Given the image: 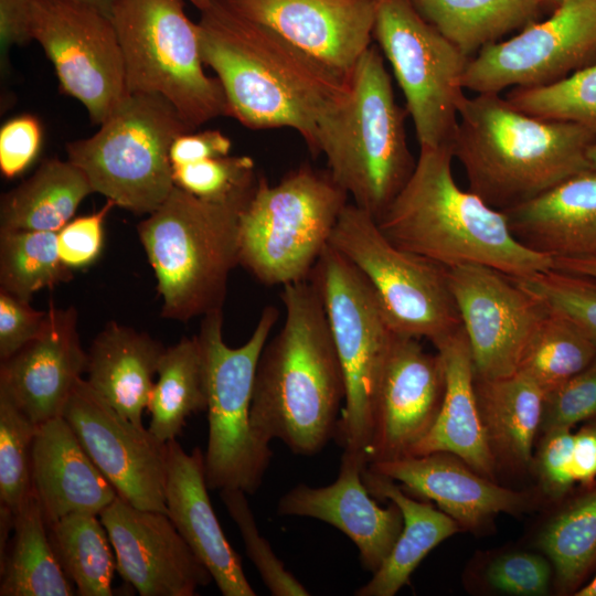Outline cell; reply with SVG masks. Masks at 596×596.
<instances>
[{"label": "cell", "instance_id": "cell-1", "mask_svg": "<svg viewBox=\"0 0 596 596\" xmlns=\"http://www.w3.org/2000/svg\"><path fill=\"white\" fill-rule=\"evenodd\" d=\"M198 31L202 61L216 73L228 116L254 130L291 128L318 157L319 123L347 94L349 77L220 0L201 11Z\"/></svg>", "mask_w": 596, "mask_h": 596}, {"label": "cell", "instance_id": "cell-2", "mask_svg": "<svg viewBox=\"0 0 596 596\" xmlns=\"http://www.w3.org/2000/svg\"><path fill=\"white\" fill-rule=\"evenodd\" d=\"M286 316L256 366L251 423L256 437L313 456L334 438L345 398L343 371L317 283L283 286Z\"/></svg>", "mask_w": 596, "mask_h": 596}, {"label": "cell", "instance_id": "cell-3", "mask_svg": "<svg viewBox=\"0 0 596 596\" xmlns=\"http://www.w3.org/2000/svg\"><path fill=\"white\" fill-rule=\"evenodd\" d=\"M451 147H419L413 174L376 221L396 246L448 268L478 264L521 278L553 268L511 232L507 216L453 173Z\"/></svg>", "mask_w": 596, "mask_h": 596}, {"label": "cell", "instance_id": "cell-4", "mask_svg": "<svg viewBox=\"0 0 596 596\" xmlns=\"http://www.w3.org/2000/svg\"><path fill=\"white\" fill-rule=\"evenodd\" d=\"M595 139L588 127L532 116L485 93L460 102L451 148L469 190L504 211L586 170Z\"/></svg>", "mask_w": 596, "mask_h": 596}, {"label": "cell", "instance_id": "cell-5", "mask_svg": "<svg viewBox=\"0 0 596 596\" xmlns=\"http://www.w3.org/2000/svg\"><path fill=\"white\" fill-rule=\"evenodd\" d=\"M407 115L395 100L382 53L371 45L352 70L347 94L319 123L327 170L376 221L416 166L406 141Z\"/></svg>", "mask_w": 596, "mask_h": 596}, {"label": "cell", "instance_id": "cell-6", "mask_svg": "<svg viewBox=\"0 0 596 596\" xmlns=\"http://www.w3.org/2000/svg\"><path fill=\"white\" fill-rule=\"evenodd\" d=\"M248 201L212 202L174 185L138 223L163 318L188 321L223 308L230 273L240 265L238 221Z\"/></svg>", "mask_w": 596, "mask_h": 596}, {"label": "cell", "instance_id": "cell-7", "mask_svg": "<svg viewBox=\"0 0 596 596\" xmlns=\"http://www.w3.org/2000/svg\"><path fill=\"white\" fill-rule=\"evenodd\" d=\"M348 198L327 169L307 163L275 185L258 173L255 191L240 213V265L266 286L308 278Z\"/></svg>", "mask_w": 596, "mask_h": 596}, {"label": "cell", "instance_id": "cell-8", "mask_svg": "<svg viewBox=\"0 0 596 596\" xmlns=\"http://www.w3.org/2000/svg\"><path fill=\"white\" fill-rule=\"evenodd\" d=\"M110 19L128 94L159 95L193 130L228 116L223 87L203 70L198 23L183 0H116Z\"/></svg>", "mask_w": 596, "mask_h": 596}, {"label": "cell", "instance_id": "cell-9", "mask_svg": "<svg viewBox=\"0 0 596 596\" xmlns=\"http://www.w3.org/2000/svg\"><path fill=\"white\" fill-rule=\"evenodd\" d=\"M190 131L163 97L128 94L93 136L68 142L66 152L94 192L135 214H150L174 187L170 147Z\"/></svg>", "mask_w": 596, "mask_h": 596}, {"label": "cell", "instance_id": "cell-10", "mask_svg": "<svg viewBox=\"0 0 596 596\" xmlns=\"http://www.w3.org/2000/svg\"><path fill=\"white\" fill-rule=\"evenodd\" d=\"M278 310L266 306L251 338L238 348L222 336L223 311L203 316L196 334L203 350L207 392V443L204 453L209 489L237 488L253 494L273 458L269 444L259 440L251 423L256 366Z\"/></svg>", "mask_w": 596, "mask_h": 596}, {"label": "cell", "instance_id": "cell-11", "mask_svg": "<svg viewBox=\"0 0 596 596\" xmlns=\"http://www.w3.org/2000/svg\"><path fill=\"white\" fill-rule=\"evenodd\" d=\"M309 276L320 289L345 383L334 438L344 454L368 464L377 385L396 332L371 284L330 244Z\"/></svg>", "mask_w": 596, "mask_h": 596}, {"label": "cell", "instance_id": "cell-12", "mask_svg": "<svg viewBox=\"0 0 596 596\" xmlns=\"http://www.w3.org/2000/svg\"><path fill=\"white\" fill-rule=\"evenodd\" d=\"M329 244L371 284L394 332L437 347L462 327L448 267L393 244L354 203L344 206Z\"/></svg>", "mask_w": 596, "mask_h": 596}, {"label": "cell", "instance_id": "cell-13", "mask_svg": "<svg viewBox=\"0 0 596 596\" xmlns=\"http://www.w3.org/2000/svg\"><path fill=\"white\" fill-rule=\"evenodd\" d=\"M373 39L404 94L419 147H451L470 57L409 0H375Z\"/></svg>", "mask_w": 596, "mask_h": 596}, {"label": "cell", "instance_id": "cell-14", "mask_svg": "<svg viewBox=\"0 0 596 596\" xmlns=\"http://www.w3.org/2000/svg\"><path fill=\"white\" fill-rule=\"evenodd\" d=\"M32 39L52 62L61 89L100 125L128 95L110 17L72 0H31Z\"/></svg>", "mask_w": 596, "mask_h": 596}, {"label": "cell", "instance_id": "cell-15", "mask_svg": "<svg viewBox=\"0 0 596 596\" xmlns=\"http://www.w3.org/2000/svg\"><path fill=\"white\" fill-rule=\"evenodd\" d=\"M595 63L596 0H560L547 19L482 47L469 60L462 86L477 94L544 86Z\"/></svg>", "mask_w": 596, "mask_h": 596}, {"label": "cell", "instance_id": "cell-16", "mask_svg": "<svg viewBox=\"0 0 596 596\" xmlns=\"http://www.w3.org/2000/svg\"><path fill=\"white\" fill-rule=\"evenodd\" d=\"M450 289L480 379L518 372L549 307L512 277L478 264L448 268Z\"/></svg>", "mask_w": 596, "mask_h": 596}, {"label": "cell", "instance_id": "cell-17", "mask_svg": "<svg viewBox=\"0 0 596 596\" xmlns=\"http://www.w3.org/2000/svg\"><path fill=\"white\" fill-rule=\"evenodd\" d=\"M62 416L120 498L167 513L168 443L118 413L83 377Z\"/></svg>", "mask_w": 596, "mask_h": 596}, {"label": "cell", "instance_id": "cell-18", "mask_svg": "<svg viewBox=\"0 0 596 596\" xmlns=\"http://www.w3.org/2000/svg\"><path fill=\"white\" fill-rule=\"evenodd\" d=\"M395 333L377 385L368 465L411 456L433 427L445 394L441 355Z\"/></svg>", "mask_w": 596, "mask_h": 596}, {"label": "cell", "instance_id": "cell-19", "mask_svg": "<svg viewBox=\"0 0 596 596\" xmlns=\"http://www.w3.org/2000/svg\"><path fill=\"white\" fill-rule=\"evenodd\" d=\"M116 571L140 596H193L212 576L164 512L117 498L99 513Z\"/></svg>", "mask_w": 596, "mask_h": 596}, {"label": "cell", "instance_id": "cell-20", "mask_svg": "<svg viewBox=\"0 0 596 596\" xmlns=\"http://www.w3.org/2000/svg\"><path fill=\"white\" fill-rule=\"evenodd\" d=\"M348 78L373 39L375 0H220Z\"/></svg>", "mask_w": 596, "mask_h": 596}, {"label": "cell", "instance_id": "cell-21", "mask_svg": "<svg viewBox=\"0 0 596 596\" xmlns=\"http://www.w3.org/2000/svg\"><path fill=\"white\" fill-rule=\"evenodd\" d=\"M86 368L76 309L58 308L51 301L41 332L1 361L0 395L40 425L63 415Z\"/></svg>", "mask_w": 596, "mask_h": 596}, {"label": "cell", "instance_id": "cell-22", "mask_svg": "<svg viewBox=\"0 0 596 596\" xmlns=\"http://www.w3.org/2000/svg\"><path fill=\"white\" fill-rule=\"evenodd\" d=\"M366 466L362 458L342 453L332 483L295 486L279 499L277 513L313 518L337 528L355 544L362 566L373 574L393 549L403 517L395 503L381 508L371 498L362 478Z\"/></svg>", "mask_w": 596, "mask_h": 596}, {"label": "cell", "instance_id": "cell-23", "mask_svg": "<svg viewBox=\"0 0 596 596\" xmlns=\"http://www.w3.org/2000/svg\"><path fill=\"white\" fill-rule=\"evenodd\" d=\"M366 467L400 482L408 492L436 502L466 530L479 529L501 512H524L534 502L531 493L501 487L450 453L408 456Z\"/></svg>", "mask_w": 596, "mask_h": 596}, {"label": "cell", "instance_id": "cell-24", "mask_svg": "<svg viewBox=\"0 0 596 596\" xmlns=\"http://www.w3.org/2000/svg\"><path fill=\"white\" fill-rule=\"evenodd\" d=\"M207 490L204 453L196 447L189 454L177 439L168 441L167 514L222 595L255 596L240 555L223 533Z\"/></svg>", "mask_w": 596, "mask_h": 596}, {"label": "cell", "instance_id": "cell-25", "mask_svg": "<svg viewBox=\"0 0 596 596\" xmlns=\"http://www.w3.org/2000/svg\"><path fill=\"white\" fill-rule=\"evenodd\" d=\"M31 477L46 523L71 513L99 515L118 496L63 416L36 426Z\"/></svg>", "mask_w": 596, "mask_h": 596}, {"label": "cell", "instance_id": "cell-26", "mask_svg": "<svg viewBox=\"0 0 596 596\" xmlns=\"http://www.w3.org/2000/svg\"><path fill=\"white\" fill-rule=\"evenodd\" d=\"M502 212L517 240L536 253L553 259L596 255V170Z\"/></svg>", "mask_w": 596, "mask_h": 596}, {"label": "cell", "instance_id": "cell-27", "mask_svg": "<svg viewBox=\"0 0 596 596\" xmlns=\"http://www.w3.org/2000/svg\"><path fill=\"white\" fill-rule=\"evenodd\" d=\"M435 348L445 366L444 400L433 427L411 456L450 453L480 475L496 480L498 469L479 414L475 368L464 328Z\"/></svg>", "mask_w": 596, "mask_h": 596}, {"label": "cell", "instance_id": "cell-28", "mask_svg": "<svg viewBox=\"0 0 596 596\" xmlns=\"http://www.w3.org/2000/svg\"><path fill=\"white\" fill-rule=\"evenodd\" d=\"M166 348L146 332L108 322L87 351L86 381L118 413L139 427Z\"/></svg>", "mask_w": 596, "mask_h": 596}, {"label": "cell", "instance_id": "cell-29", "mask_svg": "<svg viewBox=\"0 0 596 596\" xmlns=\"http://www.w3.org/2000/svg\"><path fill=\"white\" fill-rule=\"evenodd\" d=\"M475 391L497 469L528 470L534 461L533 445L540 432L544 392L521 372L491 380L475 375Z\"/></svg>", "mask_w": 596, "mask_h": 596}, {"label": "cell", "instance_id": "cell-30", "mask_svg": "<svg viewBox=\"0 0 596 596\" xmlns=\"http://www.w3.org/2000/svg\"><path fill=\"white\" fill-rule=\"evenodd\" d=\"M369 492L387 499L402 512L403 528L387 557L372 578L355 590L358 596H393L408 583L423 558L439 543L457 533L459 524L427 502L406 494L396 481L379 475L368 467L362 471Z\"/></svg>", "mask_w": 596, "mask_h": 596}, {"label": "cell", "instance_id": "cell-31", "mask_svg": "<svg viewBox=\"0 0 596 596\" xmlns=\"http://www.w3.org/2000/svg\"><path fill=\"white\" fill-rule=\"evenodd\" d=\"M93 188L68 159H46L14 189L2 194L0 230L58 232Z\"/></svg>", "mask_w": 596, "mask_h": 596}, {"label": "cell", "instance_id": "cell-32", "mask_svg": "<svg viewBox=\"0 0 596 596\" xmlns=\"http://www.w3.org/2000/svg\"><path fill=\"white\" fill-rule=\"evenodd\" d=\"M0 596L76 595L52 549L33 491L14 515L13 535L0 561Z\"/></svg>", "mask_w": 596, "mask_h": 596}, {"label": "cell", "instance_id": "cell-33", "mask_svg": "<svg viewBox=\"0 0 596 596\" xmlns=\"http://www.w3.org/2000/svg\"><path fill=\"white\" fill-rule=\"evenodd\" d=\"M421 17L472 57L482 47L538 21L541 0H409Z\"/></svg>", "mask_w": 596, "mask_h": 596}, {"label": "cell", "instance_id": "cell-34", "mask_svg": "<svg viewBox=\"0 0 596 596\" xmlns=\"http://www.w3.org/2000/svg\"><path fill=\"white\" fill-rule=\"evenodd\" d=\"M157 375L147 406L148 430L168 443L181 434L191 415L207 407L205 361L198 336L166 348Z\"/></svg>", "mask_w": 596, "mask_h": 596}, {"label": "cell", "instance_id": "cell-35", "mask_svg": "<svg viewBox=\"0 0 596 596\" xmlns=\"http://www.w3.org/2000/svg\"><path fill=\"white\" fill-rule=\"evenodd\" d=\"M551 561L561 594H575L596 570V486L582 491L558 508L539 538Z\"/></svg>", "mask_w": 596, "mask_h": 596}, {"label": "cell", "instance_id": "cell-36", "mask_svg": "<svg viewBox=\"0 0 596 596\" xmlns=\"http://www.w3.org/2000/svg\"><path fill=\"white\" fill-rule=\"evenodd\" d=\"M55 556L79 596L113 595L116 556L99 517L71 513L47 523Z\"/></svg>", "mask_w": 596, "mask_h": 596}, {"label": "cell", "instance_id": "cell-37", "mask_svg": "<svg viewBox=\"0 0 596 596\" xmlns=\"http://www.w3.org/2000/svg\"><path fill=\"white\" fill-rule=\"evenodd\" d=\"M57 232L0 230V289L31 300L73 278L57 251Z\"/></svg>", "mask_w": 596, "mask_h": 596}, {"label": "cell", "instance_id": "cell-38", "mask_svg": "<svg viewBox=\"0 0 596 596\" xmlns=\"http://www.w3.org/2000/svg\"><path fill=\"white\" fill-rule=\"evenodd\" d=\"M596 349L566 316L549 312L530 340L518 372L535 382L545 393L587 368Z\"/></svg>", "mask_w": 596, "mask_h": 596}, {"label": "cell", "instance_id": "cell-39", "mask_svg": "<svg viewBox=\"0 0 596 596\" xmlns=\"http://www.w3.org/2000/svg\"><path fill=\"white\" fill-rule=\"evenodd\" d=\"M507 100L532 116L571 121L596 131V63L538 87H513Z\"/></svg>", "mask_w": 596, "mask_h": 596}, {"label": "cell", "instance_id": "cell-40", "mask_svg": "<svg viewBox=\"0 0 596 596\" xmlns=\"http://www.w3.org/2000/svg\"><path fill=\"white\" fill-rule=\"evenodd\" d=\"M36 426L0 395V503L14 514L32 492L31 455Z\"/></svg>", "mask_w": 596, "mask_h": 596}, {"label": "cell", "instance_id": "cell-41", "mask_svg": "<svg viewBox=\"0 0 596 596\" xmlns=\"http://www.w3.org/2000/svg\"><path fill=\"white\" fill-rule=\"evenodd\" d=\"M178 188L212 202L248 201L256 188L258 173L248 156H224L172 166Z\"/></svg>", "mask_w": 596, "mask_h": 596}, {"label": "cell", "instance_id": "cell-42", "mask_svg": "<svg viewBox=\"0 0 596 596\" xmlns=\"http://www.w3.org/2000/svg\"><path fill=\"white\" fill-rule=\"evenodd\" d=\"M512 278L550 309L571 319L596 349V278L554 268Z\"/></svg>", "mask_w": 596, "mask_h": 596}, {"label": "cell", "instance_id": "cell-43", "mask_svg": "<svg viewBox=\"0 0 596 596\" xmlns=\"http://www.w3.org/2000/svg\"><path fill=\"white\" fill-rule=\"evenodd\" d=\"M246 492L237 488L220 490V497L242 535L245 551L274 596H308V589L288 571L259 533Z\"/></svg>", "mask_w": 596, "mask_h": 596}, {"label": "cell", "instance_id": "cell-44", "mask_svg": "<svg viewBox=\"0 0 596 596\" xmlns=\"http://www.w3.org/2000/svg\"><path fill=\"white\" fill-rule=\"evenodd\" d=\"M596 416V358L584 370L544 394L541 435Z\"/></svg>", "mask_w": 596, "mask_h": 596}, {"label": "cell", "instance_id": "cell-45", "mask_svg": "<svg viewBox=\"0 0 596 596\" xmlns=\"http://www.w3.org/2000/svg\"><path fill=\"white\" fill-rule=\"evenodd\" d=\"M552 563L545 557L515 552L494 560L487 570L489 584L510 595H544L552 578Z\"/></svg>", "mask_w": 596, "mask_h": 596}, {"label": "cell", "instance_id": "cell-46", "mask_svg": "<svg viewBox=\"0 0 596 596\" xmlns=\"http://www.w3.org/2000/svg\"><path fill=\"white\" fill-rule=\"evenodd\" d=\"M574 433L570 428L542 435L533 461L544 492L552 500H563L576 483L572 471Z\"/></svg>", "mask_w": 596, "mask_h": 596}, {"label": "cell", "instance_id": "cell-47", "mask_svg": "<svg viewBox=\"0 0 596 596\" xmlns=\"http://www.w3.org/2000/svg\"><path fill=\"white\" fill-rule=\"evenodd\" d=\"M115 206L107 200L97 212L71 220L57 232V251L66 266L83 268L96 260L103 248L105 219Z\"/></svg>", "mask_w": 596, "mask_h": 596}, {"label": "cell", "instance_id": "cell-48", "mask_svg": "<svg viewBox=\"0 0 596 596\" xmlns=\"http://www.w3.org/2000/svg\"><path fill=\"white\" fill-rule=\"evenodd\" d=\"M42 145V126L33 115H21L0 129V171L7 179L24 172L34 161Z\"/></svg>", "mask_w": 596, "mask_h": 596}, {"label": "cell", "instance_id": "cell-49", "mask_svg": "<svg viewBox=\"0 0 596 596\" xmlns=\"http://www.w3.org/2000/svg\"><path fill=\"white\" fill-rule=\"evenodd\" d=\"M46 311L31 306V300L0 289V361L8 359L42 330Z\"/></svg>", "mask_w": 596, "mask_h": 596}, {"label": "cell", "instance_id": "cell-50", "mask_svg": "<svg viewBox=\"0 0 596 596\" xmlns=\"http://www.w3.org/2000/svg\"><path fill=\"white\" fill-rule=\"evenodd\" d=\"M232 142L217 129L181 134L172 142L169 157L172 166L228 156Z\"/></svg>", "mask_w": 596, "mask_h": 596}, {"label": "cell", "instance_id": "cell-51", "mask_svg": "<svg viewBox=\"0 0 596 596\" xmlns=\"http://www.w3.org/2000/svg\"><path fill=\"white\" fill-rule=\"evenodd\" d=\"M32 39L31 0H0L1 67L6 66L8 52Z\"/></svg>", "mask_w": 596, "mask_h": 596}, {"label": "cell", "instance_id": "cell-52", "mask_svg": "<svg viewBox=\"0 0 596 596\" xmlns=\"http://www.w3.org/2000/svg\"><path fill=\"white\" fill-rule=\"evenodd\" d=\"M572 471L582 488L596 486V425L590 422L574 433Z\"/></svg>", "mask_w": 596, "mask_h": 596}, {"label": "cell", "instance_id": "cell-53", "mask_svg": "<svg viewBox=\"0 0 596 596\" xmlns=\"http://www.w3.org/2000/svg\"><path fill=\"white\" fill-rule=\"evenodd\" d=\"M553 268L596 278V255L584 257H563L553 259Z\"/></svg>", "mask_w": 596, "mask_h": 596}, {"label": "cell", "instance_id": "cell-54", "mask_svg": "<svg viewBox=\"0 0 596 596\" xmlns=\"http://www.w3.org/2000/svg\"><path fill=\"white\" fill-rule=\"evenodd\" d=\"M72 1H77L81 3L92 6L108 17H110L113 7L116 2V0H72Z\"/></svg>", "mask_w": 596, "mask_h": 596}, {"label": "cell", "instance_id": "cell-55", "mask_svg": "<svg viewBox=\"0 0 596 596\" xmlns=\"http://www.w3.org/2000/svg\"><path fill=\"white\" fill-rule=\"evenodd\" d=\"M574 595L575 596H596V571L590 582L583 585Z\"/></svg>", "mask_w": 596, "mask_h": 596}, {"label": "cell", "instance_id": "cell-56", "mask_svg": "<svg viewBox=\"0 0 596 596\" xmlns=\"http://www.w3.org/2000/svg\"><path fill=\"white\" fill-rule=\"evenodd\" d=\"M585 159L587 169L596 170V139L587 148Z\"/></svg>", "mask_w": 596, "mask_h": 596}, {"label": "cell", "instance_id": "cell-57", "mask_svg": "<svg viewBox=\"0 0 596 596\" xmlns=\"http://www.w3.org/2000/svg\"><path fill=\"white\" fill-rule=\"evenodd\" d=\"M194 7H196L200 11L206 9L213 0H189Z\"/></svg>", "mask_w": 596, "mask_h": 596}, {"label": "cell", "instance_id": "cell-58", "mask_svg": "<svg viewBox=\"0 0 596 596\" xmlns=\"http://www.w3.org/2000/svg\"><path fill=\"white\" fill-rule=\"evenodd\" d=\"M560 0H541V2L544 4V3H551V2H555L557 3Z\"/></svg>", "mask_w": 596, "mask_h": 596}, {"label": "cell", "instance_id": "cell-59", "mask_svg": "<svg viewBox=\"0 0 596 596\" xmlns=\"http://www.w3.org/2000/svg\"><path fill=\"white\" fill-rule=\"evenodd\" d=\"M587 422H590V423H593V424H595V425H596V416H595V417H593L592 419L587 421Z\"/></svg>", "mask_w": 596, "mask_h": 596}]
</instances>
